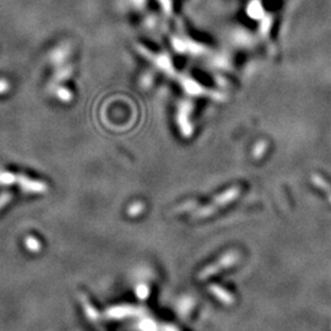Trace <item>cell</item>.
<instances>
[{"instance_id": "1", "label": "cell", "mask_w": 331, "mask_h": 331, "mask_svg": "<svg viewBox=\"0 0 331 331\" xmlns=\"http://www.w3.org/2000/svg\"><path fill=\"white\" fill-rule=\"evenodd\" d=\"M239 193H241V186H238V185L232 186L231 189L226 190L225 193L220 194V195L216 197V199L213 200L210 205H207V206H204V207H201L200 210L195 211V212L191 215V218H193V220H197V218L209 217V216L213 215L215 212H217L221 207L231 204V202L239 195Z\"/></svg>"}, {"instance_id": "2", "label": "cell", "mask_w": 331, "mask_h": 331, "mask_svg": "<svg viewBox=\"0 0 331 331\" xmlns=\"http://www.w3.org/2000/svg\"><path fill=\"white\" fill-rule=\"evenodd\" d=\"M238 258L239 254L237 252L226 253V254L221 256L217 261H215L213 264L202 269V270L199 272V275H197V280H199V281H204V280L209 279V277L213 276V275L218 274V272L223 270V269H227L229 268V266L234 265V264L238 261Z\"/></svg>"}, {"instance_id": "3", "label": "cell", "mask_w": 331, "mask_h": 331, "mask_svg": "<svg viewBox=\"0 0 331 331\" xmlns=\"http://www.w3.org/2000/svg\"><path fill=\"white\" fill-rule=\"evenodd\" d=\"M15 181H17L18 185L21 186L25 193H36V194H43L48 190V185L41 180H33L27 178L26 175H16Z\"/></svg>"}, {"instance_id": "4", "label": "cell", "mask_w": 331, "mask_h": 331, "mask_svg": "<svg viewBox=\"0 0 331 331\" xmlns=\"http://www.w3.org/2000/svg\"><path fill=\"white\" fill-rule=\"evenodd\" d=\"M209 291L215 297H217L218 300L222 302V303L227 304V306H229V304H232L234 302L233 296H232L228 291L223 290L222 287L217 286V285H210Z\"/></svg>"}, {"instance_id": "5", "label": "cell", "mask_w": 331, "mask_h": 331, "mask_svg": "<svg viewBox=\"0 0 331 331\" xmlns=\"http://www.w3.org/2000/svg\"><path fill=\"white\" fill-rule=\"evenodd\" d=\"M312 180H313V183L316 184L318 188H320L322 190L325 191V194L328 195V199H329V201L331 202V186L327 183V180H324L322 177H319V175H313Z\"/></svg>"}, {"instance_id": "6", "label": "cell", "mask_w": 331, "mask_h": 331, "mask_svg": "<svg viewBox=\"0 0 331 331\" xmlns=\"http://www.w3.org/2000/svg\"><path fill=\"white\" fill-rule=\"evenodd\" d=\"M81 297H82V303H84V307H85V311H86V313L89 314L90 318H92V320H97V313H96L95 308L91 306L89 300H87L85 296L81 295Z\"/></svg>"}, {"instance_id": "7", "label": "cell", "mask_w": 331, "mask_h": 331, "mask_svg": "<svg viewBox=\"0 0 331 331\" xmlns=\"http://www.w3.org/2000/svg\"><path fill=\"white\" fill-rule=\"evenodd\" d=\"M26 247L31 250V252H38L41 249V243L37 241L33 237H27L26 238Z\"/></svg>"}, {"instance_id": "8", "label": "cell", "mask_w": 331, "mask_h": 331, "mask_svg": "<svg viewBox=\"0 0 331 331\" xmlns=\"http://www.w3.org/2000/svg\"><path fill=\"white\" fill-rule=\"evenodd\" d=\"M16 175L9 172H0V183L1 184H12L15 183Z\"/></svg>"}, {"instance_id": "9", "label": "cell", "mask_w": 331, "mask_h": 331, "mask_svg": "<svg viewBox=\"0 0 331 331\" xmlns=\"http://www.w3.org/2000/svg\"><path fill=\"white\" fill-rule=\"evenodd\" d=\"M11 199H12V194H10V193L0 194V210H1L2 207L6 206Z\"/></svg>"}, {"instance_id": "10", "label": "cell", "mask_w": 331, "mask_h": 331, "mask_svg": "<svg viewBox=\"0 0 331 331\" xmlns=\"http://www.w3.org/2000/svg\"><path fill=\"white\" fill-rule=\"evenodd\" d=\"M196 201H190V202H186V204L181 205L180 207H178V209H175V212L177 213H180V212H184V211H188V210H191L193 207L196 206Z\"/></svg>"}, {"instance_id": "11", "label": "cell", "mask_w": 331, "mask_h": 331, "mask_svg": "<svg viewBox=\"0 0 331 331\" xmlns=\"http://www.w3.org/2000/svg\"><path fill=\"white\" fill-rule=\"evenodd\" d=\"M141 209H143V205H141V204H135L134 205V206H132V207H130V210H129V213H130V215H132V216H135V215H138V213L139 212H140V210Z\"/></svg>"}, {"instance_id": "12", "label": "cell", "mask_w": 331, "mask_h": 331, "mask_svg": "<svg viewBox=\"0 0 331 331\" xmlns=\"http://www.w3.org/2000/svg\"><path fill=\"white\" fill-rule=\"evenodd\" d=\"M7 89H9V85H7L6 81H0V93L5 92Z\"/></svg>"}, {"instance_id": "13", "label": "cell", "mask_w": 331, "mask_h": 331, "mask_svg": "<svg viewBox=\"0 0 331 331\" xmlns=\"http://www.w3.org/2000/svg\"><path fill=\"white\" fill-rule=\"evenodd\" d=\"M138 295L139 296H140V297H145V296L146 295H148V290H146V288L145 287H140V288H139V290H138Z\"/></svg>"}]
</instances>
